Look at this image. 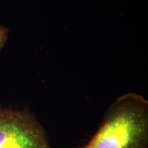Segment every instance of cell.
<instances>
[{"label":"cell","mask_w":148,"mask_h":148,"mask_svg":"<svg viewBox=\"0 0 148 148\" xmlns=\"http://www.w3.org/2000/svg\"><path fill=\"white\" fill-rule=\"evenodd\" d=\"M0 148H51L46 133L28 109L0 108Z\"/></svg>","instance_id":"obj_2"},{"label":"cell","mask_w":148,"mask_h":148,"mask_svg":"<svg viewBox=\"0 0 148 148\" xmlns=\"http://www.w3.org/2000/svg\"><path fill=\"white\" fill-rule=\"evenodd\" d=\"M148 143V101L130 93L109 107L99 129L84 148H147Z\"/></svg>","instance_id":"obj_1"},{"label":"cell","mask_w":148,"mask_h":148,"mask_svg":"<svg viewBox=\"0 0 148 148\" xmlns=\"http://www.w3.org/2000/svg\"><path fill=\"white\" fill-rule=\"evenodd\" d=\"M9 29L5 27L0 26V51L5 45L8 38Z\"/></svg>","instance_id":"obj_3"}]
</instances>
